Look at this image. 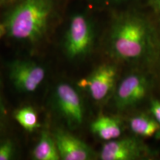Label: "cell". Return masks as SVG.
<instances>
[{
	"mask_svg": "<svg viewBox=\"0 0 160 160\" xmlns=\"http://www.w3.org/2000/svg\"><path fill=\"white\" fill-rule=\"evenodd\" d=\"M129 125L135 134L144 137H153L160 129V124L157 120L145 114L136 115L131 118Z\"/></svg>",
	"mask_w": 160,
	"mask_h": 160,
	"instance_id": "obj_12",
	"label": "cell"
},
{
	"mask_svg": "<svg viewBox=\"0 0 160 160\" xmlns=\"http://www.w3.org/2000/svg\"><path fill=\"white\" fill-rule=\"evenodd\" d=\"M151 112L154 119L160 124V101L153 100L151 102Z\"/></svg>",
	"mask_w": 160,
	"mask_h": 160,
	"instance_id": "obj_15",
	"label": "cell"
},
{
	"mask_svg": "<svg viewBox=\"0 0 160 160\" xmlns=\"http://www.w3.org/2000/svg\"><path fill=\"white\" fill-rule=\"evenodd\" d=\"M53 99L59 114L71 129L83 123L85 108L81 96L71 84L62 82L56 86Z\"/></svg>",
	"mask_w": 160,
	"mask_h": 160,
	"instance_id": "obj_4",
	"label": "cell"
},
{
	"mask_svg": "<svg viewBox=\"0 0 160 160\" xmlns=\"http://www.w3.org/2000/svg\"><path fill=\"white\" fill-rule=\"evenodd\" d=\"M94 41V30L91 21L82 13L72 16L65 32L64 50L70 59L85 57L91 51Z\"/></svg>",
	"mask_w": 160,
	"mask_h": 160,
	"instance_id": "obj_3",
	"label": "cell"
},
{
	"mask_svg": "<svg viewBox=\"0 0 160 160\" xmlns=\"http://www.w3.org/2000/svg\"><path fill=\"white\" fill-rule=\"evenodd\" d=\"M10 1H11V0H0V5H2V4L8 2Z\"/></svg>",
	"mask_w": 160,
	"mask_h": 160,
	"instance_id": "obj_19",
	"label": "cell"
},
{
	"mask_svg": "<svg viewBox=\"0 0 160 160\" xmlns=\"http://www.w3.org/2000/svg\"><path fill=\"white\" fill-rule=\"evenodd\" d=\"M157 2V8L160 10V0H155Z\"/></svg>",
	"mask_w": 160,
	"mask_h": 160,
	"instance_id": "obj_20",
	"label": "cell"
},
{
	"mask_svg": "<svg viewBox=\"0 0 160 160\" xmlns=\"http://www.w3.org/2000/svg\"><path fill=\"white\" fill-rule=\"evenodd\" d=\"M2 119H1V118H0V133H1L2 130V128H3Z\"/></svg>",
	"mask_w": 160,
	"mask_h": 160,
	"instance_id": "obj_18",
	"label": "cell"
},
{
	"mask_svg": "<svg viewBox=\"0 0 160 160\" xmlns=\"http://www.w3.org/2000/svg\"><path fill=\"white\" fill-rule=\"evenodd\" d=\"M4 33H6L5 26H4L3 24L0 23V38L2 37Z\"/></svg>",
	"mask_w": 160,
	"mask_h": 160,
	"instance_id": "obj_17",
	"label": "cell"
},
{
	"mask_svg": "<svg viewBox=\"0 0 160 160\" xmlns=\"http://www.w3.org/2000/svg\"><path fill=\"white\" fill-rule=\"evenodd\" d=\"M13 116L19 125L30 133L36 131L41 126L37 111L31 106L19 108L13 112Z\"/></svg>",
	"mask_w": 160,
	"mask_h": 160,
	"instance_id": "obj_13",
	"label": "cell"
},
{
	"mask_svg": "<svg viewBox=\"0 0 160 160\" xmlns=\"http://www.w3.org/2000/svg\"><path fill=\"white\" fill-rule=\"evenodd\" d=\"M16 145L10 139L0 141V160H11L15 157Z\"/></svg>",
	"mask_w": 160,
	"mask_h": 160,
	"instance_id": "obj_14",
	"label": "cell"
},
{
	"mask_svg": "<svg viewBox=\"0 0 160 160\" xmlns=\"http://www.w3.org/2000/svg\"><path fill=\"white\" fill-rule=\"evenodd\" d=\"M117 69L111 64H102L93 70L87 77L80 79L78 85L87 90L91 98L101 102L107 99L114 89Z\"/></svg>",
	"mask_w": 160,
	"mask_h": 160,
	"instance_id": "obj_6",
	"label": "cell"
},
{
	"mask_svg": "<svg viewBox=\"0 0 160 160\" xmlns=\"http://www.w3.org/2000/svg\"><path fill=\"white\" fill-rule=\"evenodd\" d=\"M154 45L153 29L142 16L134 13H124L112 25L109 49L111 55L118 60H142L151 54Z\"/></svg>",
	"mask_w": 160,
	"mask_h": 160,
	"instance_id": "obj_1",
	"label": "cell"
},
{
	"mask_svg": "<svg viewBox=\"0 0 160 160\" xmlns=\"http://www.w3.org/2000/svg\"><path fill=\"white\" fill-rule=\"evenodd\" d=\"M145 144L134 137H124L105 143L100 151L102 160H135L151 154Z\"/></svg>",
	"mask_w": 160,
	"mask_h": 160,
	"instance_id": "obj_7",
	"label": "cell"
},
{
	"mask_svg": "<svg viewBox=\"0 0 160 160\" xmlns=\"http://www.w3.org/2000/svg\"><path fill=\"white\" fill-rule=\"evenodd\" d=\"M148 82L145 76L131 73L120 82L115 91V105L125 111L139 103L148 93Z\"/></svg>",
	"mask_w": 160,
	"mask_h": 160,
	"instance_id": "obj_8",
	"label": "cell"
},
{
	"mask_svg": "<svg viewBox=\"0 0 160 160\" xmlns=\"http://www.w3.org/2000/svg\"><path fill=\"white\" fill-rule=\"evenodd\" d=\"M32 158L34 160H59L60 157L57 144L53 135L47 131H42L32 151Z\"/></svg>",
	"mask_w": 160,
	"mask_h": 160,
	"instance_id": "obj_11",
	"label": "cell"
},
{
	"mask_svg": "<svg viewBox=\"0 0 160 160\" xmlns=\"http://www.w3.org/2000/svg\"><path fill=\"white\" fill-rule=\"evenodd\" d=\"M90 128L93 134L106 142L119 138L122 134L120 122L110 116H99L92 122Z\"/></svg>",
	"mask_w": 160,
	"mask_h": 160,
	"instance_id": "obj_10",
	"label": "cell"
},
{
	"mask_svg": "<svg viewBox=\"0 0 160 160\" xmlns=\"http://www.w3.org/2000/svg\"><path fill=\"white\" fill-rule=\"evenodd\" d=\"M11 82L18 91L33 93L37 91L46 77L43 66L31 60L16 59L8 65Z\"/></svg>",
	"mask_w": 160,
	"mask_h": 160,
	"instance_id": "obj_5",
	"label": "cell"
},
{
	"mask_svg": "<svg viewBox=\"0 0 160 160\" xmlns=\"http://www.w3.org/2000/svg\"><path fill=\"white\" fill-rule=\"evenodd\" d=\"M1 92V81H0V118L3 119L6 115V108Z\"/></svg>",
	"mask_w": 160,
	"mask_h": 160,
	"instance_id": "obj_16",
	"label": "cell"
},
{
	"mask_svg": "<svg viewBox=\"0 0 160 160\" xmlns=\"http://www.w3.org/2000/svg\"><path fill=\"white\" fill-rule=\"evenodd\" d=\"M60 159L90 160L94 158V152L90 146L69 131L58 128L53 133Z\"/></svg>",
	"mask_w": 160,
	"mask_h": 160,
	"instance_id": "obj_9",
	"label": "cell"
},
{
	"mask_svg": "<svg viewBox=\"0 0 160 160\" xmlns=\"http://www.w3.org/2000/svg\"><path fill=\"white\" fill-rule=\"evenodd\" d=\"M54 6V0H19L6 13V33L17 41L37 42L47 33Z\"/></svg>",
	"mask_w": 160,
	"mask_h": 160,
	"instance_id": "obj_2",
	"label": "cell"
}]
</instances>
